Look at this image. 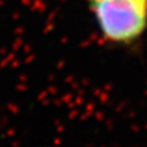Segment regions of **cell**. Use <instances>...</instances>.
Wrapping results in <instances>:
<instances>
[{
  "instance_id": "cell-1",
  "label": "cell",
  "mask_w": 147,
  "mask_h": 147,
  "mask_svg": "<svg viewBox=\"0 0 147 147\" xmlns=\"http://www.w3.org/2000/svg\"><path fill=\"white\" fill-rule=\"evenodd\" d=\"M87 8L110 47H134L147 32V0H87Z\"/></svg>"
}]
</instances>
